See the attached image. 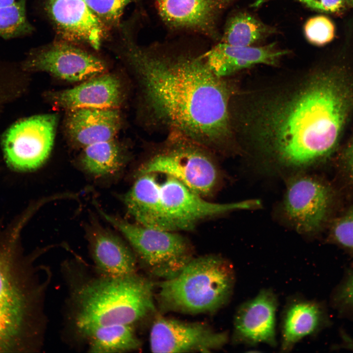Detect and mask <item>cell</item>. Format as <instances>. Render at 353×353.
I'll return each mask as SVG.
<instances>
[{
  "instance_id": "d6986e66",
  "label": "cell",
  "mask_w": 353,
  "mask_h": 353,
  "mask_svg": "<svg viewBox=\"0 0 353 353\" xmlns=\"http://www.w3.org/2000/svg\"><path fill=\"white\" fill-rule=\"evenodd\" d=\"M121 124L118 109H76L67 111L65 119V128L69 139L83 148L114 139Z\"/></svg>"
},
{
  "instance_id": "484cf974",
  "label": "cell",
  "mask_w": 353,
  "mask_h": 353,
  "mask_svg": "<svg viewBox=\"0 0 353 353\" xmlns=\"http://www.w3.org/2000/svg\"><path fill=\"white\" fill-rule=\"evenodd\" d=\"M133 0H85L100 20L110 30L117 27L126 6Z\"/></svg>"
},
{
  "instance_id": "83f0119b",
  "label": "cell",
  "mask_w": 353,
  "mask_h": 353,
  "mask_svg": "<svg viewBox=\"0 0 353 353\" xmlns=\"http://www.w3.org/2000/svg\"><path fill=\"white\" fill-rule=\"evenodd\" d=\"M332 233L338 244L353 250V209L337 221Z\"/></svg>"
},
{
  "instance_id": "f546056e",
  "label": "cell",
  "mask_w": 353,
  "mask_h": 353,
  "mask_svg": "<svg viewBox=\"0 0 353 353\" xmlns=\"http://www.w3.org/2000/svg\"><path fill=\"white\" fill-rule=\"evenodd\" d=\"M336 300L342 306L353 307V274L346 279L338 291Z\"/></svg>"
},
{
  "instance_id": "ba28073f",
  "label": "cell",
  "mask_w": 353,
  "mask_h": 353,
  "mask_svg": "<svg viewBox=\"0 0 353 353\" xmlns=\"http://www.w3.org/2000/svg\"><path fill=\"white\" fill-rule=\"evenodd\" d=\"M159 182L160 201L168 229L189 230L202 220L241 209L258 208V200L219 203L208 201L176 178L165 176Z\"/></svg>"
},
{
  "instance_id": "cb8c5ba5",
  "label": "cell",
  "mask_w": 353,
  "mask_h": 353,
  "mask_svg": "<svg viewBox=\"0 0 353 353\" xmlns=\"http://www.w3.org/2000/svg\"><path fill=\"white\" fill-rule=\"evenodd\" d=\"M80 163L87 172L98 176L113 174L124 164L119 145L114 139L96 143L83 148Z\"/></svg>"
},
{
  "instance_id": "277c9868",
  "label": "cell",
  "mask_w": 353,
  "mask_h": 353,
  "mask_svg": "<svg viewBox=\"0 0 353 353\" xmlns=\"http://www.w3.org/2000/svg\"><path fill=\"white\" fill-rule=\"evenodd\" d=\"M36 255H23L16 236L0 241V353H35L43 346L51 274Z\"/></svg>"
},
{
  "instance_id": "d6a6232c",
  "label": "cell",
  "mask_w": 353,
  "mask_h": 353,
  "mask_svg": "<svg viewBox=\"0 0 353 353\" xmlns=\"http://www.w3.org/2000/svg\"><path fill=\"white\" fill-rule=\"evenodd\" d=\"M345 1L348 5L353 6V0H345Z\"/></svg>"
},
{
  "instance_id": "8992f818",
  "label": "cell",
  "mask_w": 353,
  "mask_h": 353,
  "mask_svg": "<svg viewBox=\"0 0 353 353\" xmlns=\"http://www.w3.org/2000/svg\"><path fill=\"white\" fill-rule=\"evenodd\" d=\"M98 208L101 215L125 236L146 270L163 280L176 276L193 258L188 240L176 231L133 224Z\"/></svg>"
},
{
  "instance_id": "4316f807",
  "label": "cell",
  "mask_w": 353,
  "mask_h": 353,
  "mask_svg": "<svg viewBox=\"0 0 353 353\" xmlns=\"http://www.w3.org/2000/svg\"><path fill=\"white\" fill-rule=\"evenodd\" d=\"M307 40L314 45L322 46L330 42L335 35V26L327 17L319 15L309 19L304 26Z\"/></svg>"
},
{
  "instance_id": "7402d4cb",
  "label": "cell",
  "mask_w": 353,
  "mask_h": 353,
  "mask_svg": "<svg viewBox=\"0 0 353 353\" xmlns=\"http://www.w3.org/2000/svg\"><path fill=\"white\" fill-rule=\"evenodd\" d=\"M81 344L91 353H113L135 351L141 346L133 325L115 324L96 328L89 331Z\"/></svg>"
},
{
  "instance_id": "30bf717a",
  "label": "cell",
  "mask_w": 353,
  "mask_h": 353,
  "mask_svg": "<svg viewBox=\"0 0 353 353\" xmlns=\"http://www.w3.org/2000/svg\"><path fill=\"white\" fill-rule=\"evenodd\" d=\"M81 46L55 40L32 50L25 66L70 82H81L106 73V63Z\"/></svg>"
},
{
  "instance_id": "f1b7e54d",
  "label": "cell",
  "mask_w": 353,
  "mask_h": 353,
  "mask_svg": "<svg viewBox=\"0 0 353 353\" xmlns=\"http://www.w3.org/2000/svg\"><path fill=\"white\" fill-rule=\"evenodd\" d=\"M270 0H257L253 5L258 6ZM310 9L326 13H335L342 10L347 4L345 0H294Z\"/></svg>"
},
{
  "instance_id": "9c48e42d",
  "label": "cell",
  "mask_w": 353,
  "mask_h": 353,
  "mask_svg": "<svg viewBox=\"0 0 353 353\" xmlns=\"http://www.w3.org/2000/svg\"><path fill=\"white\" fill-rule=\"evenodd\" d=\"M57 118L47 114L34 116L13 125L3 140L4 155L8 164L20 171L39 167L52 150Z\"/></svg>"
},
{
  "instance_id": "ac0fdd59",
  "label": "cell",
  "mask_w": 353,
  "mask_h": 353,
  "mask_svg": "<svg viewBox=\"0 0 353 353\" xmlns=\"http://www.w3.org/2000/svg\"><path fill=\"white\" fill-rule=\"evenodd\" d=\"M288 51L275 43L261 47H241L221 42L200 55L210 70L222 78L258 64L275 65Z\"/></svg>"
},
{
  "instance_id": "8fae6325",
  "label": "cell",
  "mask_w": 353,
  "mask_h": 353,
  "mask_svg": "<svg viewBox=\"0 0 353 353\" xmlns=\"http://www.w3.org/2000/svg\"><path fill=\"white\" fill-rule=\"evenodd\" d=\"M330 201V192L324 183L309 176L297 174L287 182L282 212L298 232L311 233L325 222Z\"/></svg>"
},
{
  "instance_id": "603a6c76",
  "label": "cell",
  "mask_w": 353,
  "mask_h": 353,
  "mask_svg": "<svg viewBox=\"0 0 353 353\" xmlns=\"http://www.w3.org/2000/svg\"><path fill=\"white\" fill-rule=\"evenodd\" d=\"M275 28L246 12H238L227 21L222 42L241 47L252 46L275 33Z\"/></svg>"
},
{
  "instance_id": "7c38bea8",
  "label": "cell",
  "mask_w": 353,
  "mask_h": 353,
  "mask_svg": "<svg viewBox=\"0 0 353 353\" xmlns=\"http://www.w3.org/2000/svg\"><path fill=\"white\" fill-rule=\"evenodd\" d=\"M228 336L216 331L204 323L186 322L158 317L150 335L153 353H207L223 348Z\"/></svg>"
},
{
  "instance_id": "7a4b0ae2",
  "label": "cell",
  "mask_w": 353,
  "mask_h": 353,
  "mask_svg": "<svg viewBox=\"0 0 353 353\" xmlns=\"http://www.w3.org/2000/svg\"><path fill=\"white\" fill-rule=\"evenodd\" d=\"M353 106V82L339 69L322 72L261 116L262 150L277 166L301 170L336 147Z\"/></svg>"
},
{
  "instance_id": "d4e9b609",
  "label": "cell",
  "mask_w": 353,
  "mask_h": 353,
  "mask_svg": "<svg viewBox=\"0 0 353 353\" xmlns=\"http://www.w3.org/2000/svg\"><path fill=\"white\" fill-rule=\"evenodd\" d=\"M33 30L26 16L25 0L0 7V38H14L30 34Z\"/></svg>"
},
{
  "instance_id": "9a60e30c",
  "label": "cell",
  "mask_w": 353,
  "mask_h": 353,
  "mask_svg": "<svg viewBox=\"0 0 353 353\" xmlns=\"http://www.w3.org/2000/svg\"><path fill=\"white\" fill-rule=\"evenodd\" d=\"M51 104L67 111L79 108L118 109L123 98L119 78L106 72L70 89L48 94Z\"/></svg>"
},
{
  "instance_id": "5bb4252c",
  "label": "cell",
  "mask_w": 353,
  "mask_h": 353,
  "mask_svg": "<svg viewBox=\"0 0 353 353\" xmlns=\"http://www.w3.org/2000/svg\"><path fill=\"white\" fill-rule=\"evenodd\" d=\"M277 299L270 289L243 303L235 312L232 341L234 344L277 345L276 323Z\"/></svg>"
},
{
  "instance_id": "3957f363",
  "label": "cell",
  "mask_w": 353,
  "mask_h": 353,
  "mask_svg": "<svg viewBox=\"0 0 353 353\" xmlns=\"http://www.w3.org/2000/svg\"><path fill=\"white\" fill-rule=\"evenodd\" d=\"M87 267L74 260L62 267L68 288L66 325L76 342L96 328L133 325L154 311V285L149 279L137 273L108 277Z\"/></svg>"
},
{
  "instance_id": "1f68e13d",
  "label": "cell",
  "mask_w": 353,
  "mask_h": 353,
  "mask_svg": "<svg viewBox=\"0 0 353 353\" xmlns=\"http://www.w3.org/2000/svg\"><path fill=\"white\" fill-rule=\"evenodd\" d=\"M16 1V0H0V7L9 6Z\"/></svg>"
},
{
  "instance_id": "e0dca14e",
  "label": "cell",
  "mask_w": 353,
  "mask_h": 353,
  "mask_svg": "<svg viewBox=\"0 0 353 353\" xmlns=\"http://www.w3.org/2000/svg\"><path fill=\"white\" fill-rule=\"evenodd\" d=\"M236 0H157L159 14L169 25L196 30L217 36L220 14Z\"/></svg>"
},
{
  "instance_id": "ffe728a7",
  "label": "cell",
  "mask_w": 353,
  "mask_h": 353,
  "mask_svg": "<svg viewBox=\"0 0 353 353\" xmlns=\"http://www.w3.org/2000/svg\"><path fill=\"white\" fill-rule=\"evenodd\" d=\"M156 174L137 175L130 189L122 197L129 214L137 224L168 230L160 201L159 182Z\"/></svg>"
},
{
  "instance_id": "2e32d148",
  "label": "cell",
  "mask_w": 353,
  "mask_h": 353,
  "mask_svg": "<svg viewBox=\"0 0 353 353\" xmlns=\"http://www.w3.org/2000/svg\"><path fill=\"white\" fill-rule=\"evenodd\" d=\"M87 237L94 269L97 273L119 277L136 273V256L119 236L93 223L87 228Z\"/></svg>"
},
{
  "instance_id": "44dd1931",
  "label": "cell",
  "mask_w": 353,
  "mask_h": 353,
  "mask_svg": "<svg viewBox=\"0 0 353 353\" xmlns=\"http://www.w3.org/2000/svg\"><path fill=\"white\" fill-rule=\"evenodd\" d=\"M325 323V312L319 303L300 298L291 299L282 313L281 351H290L303 338L318 332Z\"/></svg>"
},
{
  "instance_id": "5b68a950",
  "label": "cell",
  "mask_w": 353,
  "mask_h": 353,
  "mask_svg": "<svg viewBox=\"0 0 353 353\" xmlns=\"http://www.w3.org/2000/svg\"><path fill=\"white\" fill-rule=\"evenodd\" d=\"M235 283L232 263L219 255L194 257L175 277L160 283L166 308L183 313H213L230 299Z\"/></svg>"
},
{
  "instance_id": "52a82bcc",
  "label": "cell",
  "mask_w": 353,
  "mask_h": 353,
  "mask_svg": "<svg viewBox=\"0 0 353 353\" xmlns=\"http://www.w3.org/2000/svg\"><path fill=\"white\" fill-rule=\"evenodd\" d=\"M147 174L173 177L204 198L215 192L221 179L220 169L208 152L188 142L170 145L152 155L137 175Z\"/></svg>"
},
{
  "instance_id": "6da1fadb",
  "label": "cell",
  "mask_w": 353,
  "mask_h": 353,
  "mask_svg": "<svg viewBox=\"0 0 353 353\" xmlns=\"http://www.w3.org/2000/svg\"><path fill=\"white\" fill-rule=\"evenodd\" d=\"M123 39V54L157 118L207 146L228 134V89L201 55L172 58L153 55L126 34Z\"/></svg>"
},
{
  "instance_id": "4fadbf2b",
  "label": "cell",
  "mask_w": 353,
  "mask_h": 353,
  "mask_svg": "<svg viewBox=\"0 0 353 353\" xmlns=\"http://www.w3.org/2000/svg\"><path fill=\"white\" fill-rule=\"evenodd\" d=\"M59 39L99 50L110 30L85 0H42Z\"/></svg>"
},
{
  "instance_id": "4dcf8cb0",
  "label": "cell",
  "mask_w": 353,
  "mask_h": 353,
  "mask_svg": "<svg viewBox=\"0 0 353 353\" xmlns=\"http://www.w3.org/2000/svg\"><path fill=\"white\" fill-rule=\"evenodd\" d=\"M344 157L347 170L353 178V139L347 147Z\"/></svg>"
}]
</instances>
